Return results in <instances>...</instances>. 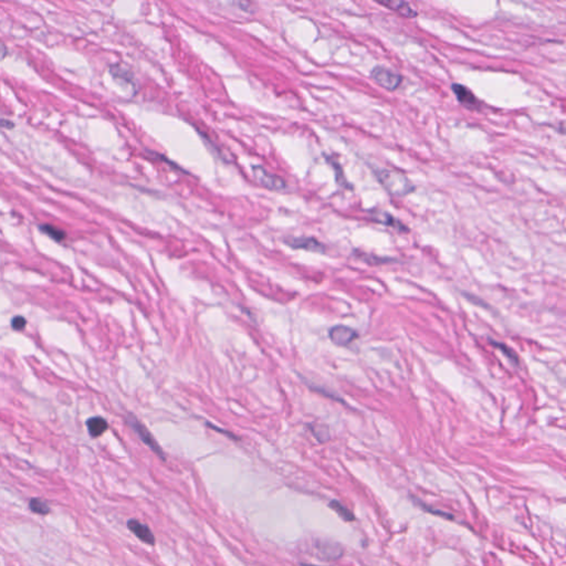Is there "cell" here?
I'll return each instance as SVG.
<instances>
[{
    "label": "cell",
    "instance_id": "5bb4252c",
    "mask_svg": "<svg viewBox=\"0 0 566 566\" xmlns=\"http://www.w3.org/2000/svg\"><path fill=\"white\" fill-rule=\"evenodd\" d=\"M40 230H41L43 233H45L46 236L50 237L51 239H54L55 241L57 242H60L62 240L66 239V232L63 230L57 228V227L52 226V225H48V224H44L40 226Z\"/></svg>",
    "mask_w": 566,
    "mask_h": 566
},
{
    "label": "cell",
    "instance_id": "ac0fdd59",
    "mask_svg": "<svg viewBox=\"0 0 566 566\" xmlns=\"http://www.w3.org/2000/svg\"><path fill=\"white\" fill-rule=\"evenodd\" d=\"M26 325H27V321L23 317H15L13 321H11V326H13V329L16 331H22L26 328Z\"/></svg>",
    "mask_w": 566,
    "mask_h": 566
},
{
    "label": "cell",
    "instance_id": "7c38bea8",
    "mask_svg": "<svg viewBox=\"0 0 566 566\" xmlns=\"http://www.w3.org/2000/svg\"><path fill=\"white\" fill-rule=\"evenodd\" d=\"M374 219L377 221V223H381L383 225H386L392 227V228L398 230V231H402V232H406L408 231V229L406 227L402 225L399 220L395 219L392 215L388 214V213H385V212H378L374 215Z\"/></svg>",
    "mask_w": 566,
    "mask_h": 566
},
{
    "label": "cell",
    "instance_id": "4fadbf2b",
    "mask_svg": "<svg viewBox=\"0 0 566 566\" xmlns=\"http://www.w3.org/2000/svg\"><path fill=\"white\" fill-rule=\"evenodd\" d=\"M329 506L331 507L332 510H334V511L337 513V514L343 519L344 521L351 522V521H354V520H355V517H354L353 513H352L351 511H349L346 506H344V505L340 502V501H337V500L331 501Z\"/></svg>",
    "mask_w": 566,
    "mask_h": 566
},
{
    "label": "cell",
    "instance_id": "7a4b0ae2",
    "mask_svg": "<svg viewBox=\"0 0 566 566\" xmlns=\"http://www.w3.org/2000/svg\"><path fill=\"white\" fill-rule=\"evenodd\" d=\"M126 420H127V424L130 425V427L135 431L136 435L139 437V439H141L151 451L155 452L162 460H165L166 457L164 451H163L162 447L159 445V442L156 441L154 436L151 435V433L147 429L146 426L143 425L135 416L132 415V414H128Z\"/></svg>",
    "mask_w": 566,
    "mask_h": 566
},
{
    "label": "cell",
    "instance_id": "e0dca14e",
    "mask_svg": "<svg viewBox=\"0 0 566 566\" xmlns=\"http://www.w3.org/2000/svg\"><path fill=\"white\" fill-rule=\"evenodd\" d=\"M312 431H313L314 436L317 437V439L320 440L321 442L328 440L329 437H330L328 427H325V426H322V425H315L314 427L312 428Z\"/></svg>",
    "mask_w": 566,
    "mask_h": 566
},
{
    "label": "cell",
    "instance_id": "30bf717a",
    "mask_svg": "<svg viewBox=\"0 0 566 566\" xmlns=\"http://www.w3.org/2000/svg\"><path fill=\"white\" fill-rule=\"evenodd\" d=\"M317 548L319 550L320 555L322 556V558H326V559H336L340 557L343 553L341 547L336 543H333V542L320 541L318 542Z\"/></svg>",
    "mask_w": 566,
    "mask_h": 566
},
{
    "label": "cell",
    "instance_id": "d6986e66",
    "mask_svg": "<svg viewBox=\"0 0 566 566\" xmlns=\"http://www.w3.org/2000/svg\"><path fill=\"white\" fill-rule=\"evenodd\" d=\"M0 127H4V128H11L14 127V123L10 121H7L5 119H0Z\"/></svg>",
    "mask_w": 566,
    "mask_h": 566
},
{
    "label": "cell",
    "instance_id": "277c9868",
    "mask_svg": "<svg viewBox=\"0 0 566 566\" xmlns=\"http://www.w3.org/2000/svg\"><path fill=\"white\" fill-rule=\"evenodd\" d=\"M253 176L258 180V182L264 186V187L271 189V190H283L287 188L284 180L280 178L277 175H273L262 167V166H253L252 167Z\"/></svg>",
    "mask_w": 566,
    "mask_h": 566
},
{
    "label": "cell",
    "instance_id": "44dd1931",
    "mask_svg": "<svg viewBox=\"0 0 566 566\" xmlns=\"http://www.w3.org/2000/svg\"><path fill=\"white\" fill-rule=\"evenodd\" d=\"M301 566H319V565H313V564H301Z\"/></svg>",
    "mask_w": 566,
    "mask_h": 566
},
{
    "label": "cell",
    "instance_id": "9c48e42d",
    "mask_svg": "<svg viewBox=\"0 0 566 566\" xmlns=\"http://www.w3.org/2000/svg\"><path fill=\"white\" fill-rule=\"evenodd\" d=\"M378 4L396 11V13H398L401 16L407 17V18H415L418 15L417 11L411 7L410 4L406 2H393V0H388V2H378Z\"/></svg>",
    "mask_w": 566,
    "mask_h": 566
},
{
    "label": "cell",
    "instance_id": "ffe728a7",
    "mask_svg": "<svg viewBox=\"0 0 566 566\" xmlns=\"http://www.w3.org/2000/svg\"><path fill=\"white\" fill-rule=\"evenodd\" d=\"M7 52H8L7 48H6V46L2 42H0V59H4V58L7 56Z\"/></svg>",
    "mask_w": 566,
    "mask_h": 566
},
{
    "label": "cell",
    "instance_id": "3957f363",
    "mask_svg": "<svg viewBox=\"0 0 566 566\" xmlns=\"http://www.w3.org/2000/svg\"><path fill=\"white\" fill-rule=\"evenodd\" d=\"M371 77L378 85L389 91H395L402 81L399 73H396L393 70L381 66H377L372 70Z\"/></svg>",
    "mask_w": 566,
    "mask_h": 566
},
{
    "label": "cell",
    "instance_id": "5b68a950",
    "mask_svg": "<svg viewBox=\"0 0 566 566\" xmlns=\"http://www.w3.org/2000/svg\"><path fill=\"white\" fill-rule=\"evenodd\" d=\"M331 341L337 346H347L358 337L357 332L345 325H336L330 330Z\"/></svg>",
    "mask_w": 566,
    "mask_h": 566
},
{
    "label": "cell",
    "instance_id": "2e32d148",
    "mask_svg": "<svg viewBox=\"0 0 566 566\" xmlns=\"http://www.w3.org/2000/svg\"><path fill=\"white\" fill-rule=\"evenodd\" d=\"M29 506H30V510L34 513H37V514H41V516H45L48 514L50 512V506L49 504L44 502L43 500L41 499H31L30 500V503H29Z\"/></svg>",
    "mask_w": 566,
    "mask_h": 566
},
{
    "label": "cell",
    "instance_id": "9a60e30c",
    "mask_svg": "<svg viewBox=\"0 0 566 566\" xmlns=\"http://www.w3.org/2000/svg\"><path fill=\"white\" fill-rule=\"evenodd\" d=\"M490 343H491L494 347L499 348L500 351L505 355L506 358L509 359L513 365H517V366H518L519 364H520V361H519V357H518L517 353H516L514 351H513L512 348H510L509 346H506L505 344H503V343L495 342V341H493V340H490Z\"/></svg>",
    "mask_w": 566,
    "mask_h": 566
},
{
    "label": "cell",
    "instance_id": "52a82bcc",
    "mask_svg": "<svg viewBox=\"0 0 566 566\" xmlns=\"http://www.w3.org/2000/svg\"><path fill=\"white\" fill-rule=\"evenodd\" d=\"M287 243L293 249H304L307 250V251L320 252V253H323L325 251L324 244L318 241L315 238H311V237L293 238V239H290V240H287Z\"/></svg>",
    "mask_w": 566,
    "mask_h": 566
},
{
    "label": "cell",
    "instance_id": "6da1fadb",
    "mask_svg": "<svg viewBox=\"0 0 566 566\" xmlns=\"http://www.w3.org/2000/svg\"><path fill=\"white\" fill-rule=\"evenodd\" d=\"M377 177L384 188L394 196L402 197L415 190L410 180L400 172L392 171V169H381L377 173Z\"/></svg>",
    "mask_w": 566,
    "mask_h": 566
},
{
    "label": "cell",
    "instance_id": "8fae6325",
    "mask_svg": "<svg viewBox=\"0 0 566 566\" xmlns=\"http://www.w3.org/2000/svg\"><path fill=\"white\" fill-rule=\"evenodd\" d=\"M86 427L87 430H89L90 436L93 437V438H97V437L102 436L108 430L109 424L103 417L95 416L87 419Z\"/></svg>",
    "mask_w": 566,
    "mask_h": 566
},
{
    "label": "cell",
    "instance_id": "8992f818",
    "mask_svg": "<svg viewBox=\"0 0 566 566\" xmlns=\"http://www.w3.org/2000/svg\"><path fill=\"white\" fill-rule=\"evenodd\" d=\"M127 528L130 529L131 532L135 536H137L143 543H146L148 545L155 544V535L148 528V525L143 524L138 520H135V519H131V520H128L127 522Z\"/></svg>",
    "mask_w": 566,
    "mask_h": 566
},
{
    "label": "cell",
    "instance_id": "ba28073f",
    "mask_svg": "<svg viewBox=\"0 0 566 566\" xmlns=\"http://www.w3.org/2000/svg\"><path fill=\"white\" fill-rule=\"evenodd\" d=\"M451 89H452L454 94H456L458 101L461 103L464 107L468 108V109H477L478 108L477 97L475 96L474 93H472V91L468 89V87L462 85V84L453 83L452 86H451Z\"/></svg>",
    "mask_w": 566,
    "mask_h": 566
}]
</instances>
